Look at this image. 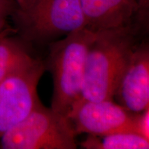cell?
Wrapping results in <instances>:
<instances>
[{
	"label": "cell",
	"instance_id": "6da1fadb",
	"mask_svg": "<svg viewBox=\"0 0 149 149\" xmlns=\"http://www.w3.org/2000/svg\"><path fill=\"white\" fill-rule=\"evenodd\" d=\"M142 36L132 24L96 31L87 52L81 98L113 100L121 76Z\"/></svg>",
	"mask_w": 149,
	"mask_h": 149
},
{
	"label": "cell",
	"instance_id": "7a4b0ae2",
	"mask_svg": "<svg viewBox=\"0 0 149 149\" xmlns=\"http://www.w3.org/2000/svg\"><path fill=\"white\" fill-rule=\"evenodd\" d=\"M95 35L96 31L84 27L48 44L45 66L53 81L51 108L66 117L81 96L87 52Z\"/></svg>",
	"mask_w": 149,
	"mask_h": 149
},
{
	"label": "cell",
	"instance_id": "3957f363",
	"mask_svg": "<svg viewBox=\"0 0 149 149\" xmlns=\"http://www.w3.org/2000/svg\"><path fill=\"white\" fill-rule=\"evenodd\" d=\"M16 34L31 44H49L86 27L80 0H33L11 15Z\"/></svg>",
	"mask_w": 149,
	"mask_h": 149
},
{
	"label": "cell",
	"instance_id": "277c9868",
	"mask_svg": "<svg viewBox=\"0 0 149 149\" xmlns=\"http://www.w3.org/2000/svg\"><path fill=\"white\" fill-rule=\"evenodd\" d=\"M77 135L68 117L41 103L0 137V148L74 149Z\"/></svg>",
	"mask_w": 149,
	"mask_h": 149
},
{
	"label": "cell",
	"instance_id": "5b68a950",
	"mask_svg": "<svg viewBox=\"0 0 149 149\" xmlns=\"http://www.w3.org/2000/svg\"><path fill=\"white\" fill-rule=\"evenodd\" d=\"M45 70V62L37 58L0 81V137L41 104L37 85Z\"/></svg>",
	"mask_w": 149,
	"mask_h": 149
},
{
	"label": "cell",
	"instance_id": "8992f818",
	"mask_svg": "<svg viewBox=\"0 0 149 149\" xmlns=\"http://www.w3.org/2000/svg\"><path fill=\"white\" fill-rule=\"evenodd\" d=\"M136 115L113 100L91 101L80 97L72 106L68 117L77 135L102 136L125 132L137 133Z\"/></svg>",
	"mask_w": 149,
	"mask_h": 149
},
{
	"label": "cell",
	"instance_id": "52a82bcc",
	"mask_svg": "<svg viewBox=\"0 0 149 149\" xmlns=\"http://www.w3.org/2000/svg\"><path fill=\"white\" fill-rule=\"evenodd\" d=\"M130 113L149 108V46L146 41L137 45L117 86L113 99Z\"/></svg>",
	"mask_w": 149,
	"mask_h": 149
},
{
	"label": "cell",
	"instance_id": "ba28073f",
	"mask_svg": "<svg viewBox=\"0 0 149 149\" xmlns=\"http://www.w3.org/2000/svg\"><path fill=\"white\" fill-rule=\"evenodd\" d=\"M86 27L93 31L125 26L132 23L136 0H80Z\"/></svg>",
	"mask_w": 149,
	"mask_h": 149
},
{
	"label": "cell",
	"instance_id": "9c48e42d",
	"mask_svg": "<svg viewBox=\"0 0 149 149\" xmlns=\"http://www.w3.org/2000/svg\"><path fill=\"white\" fill-rule=\"evenodd\" d=\"M36 59L31 45L16 34L13 27L8 26L0 31V81Z\"/></svg>",
	"mask_w": 149,
	"mask_h": 149
},
{
	"label": "cell",
	"instance_id": "30bf717a",
	"mask_svg": "<svg viewBox=\"0 0 149 149\" xmlns=\"http://www.w3.org/2000/svg\"><path fill=\"white\" fill-rule=\"evenodd\" d=\"M86 149H148L149 140L136 133H116L97 136L88 135L81 143Z\"/></svg>",
	"mask_w": 149,
	"mask_h": 149
},
{
	"label": "cell",
	"instance_id": "8fae6325",
	"mask_svg": "<svg viewBox=\"0 0 149 149\" xmlns=\"http://www.w3.org/2000/svg\"><path fill=\"white\" fill-rule=\"evenodd\" d=\"M137 9L132 24L146 36L149 25V0H136Z\"/></svg>",
	"mask_w": 149,
	"mask_h": 149
},
{
	"label": "cell",
	"instance_id": "7c38bea8",
	"mask_svg": "<svg viewBox=\"0 0 149 149\" xmlns=\"http://www.w3.org/2000/svg\"><path fill=\"white\" fill-rule=\"evenodd\" d=\"M14 0H0V31L8 26V19L16 8Z\"/></svg>",
	"mask_w": 149,
	"mask_h": 149
},
{
	"label": "cell",
	"instance_id": "4fadbf2b",
	"mask_svg": "<svg viewBox=\"0 0 149 149\" xmlns=\"http://www.w3.org/2000/svg\"><path fill=\"white\" fill-rule=\"evenodd\" d=\"M136 126L137 133L149 140V108L137 113Z\"/></svg>",
	"mask_w": 149,
	"mask_h": 149
},
{
	"label": "cell",
	"instance_id": "5bb4252c",
	"mask_svg": "<svg viewBox=\"0 0 149 149\" xmlns=\"http://www.w3.org/2000/svg\"><path fill=\"white\" fill-rule=\"evenodd\" d=\"M14 1L16 3L17 8L25 9L31 5L33 0H14Z\"/></svg>",
	"mask_w": 149,
	"mask_h": 149
}]
</instances>
